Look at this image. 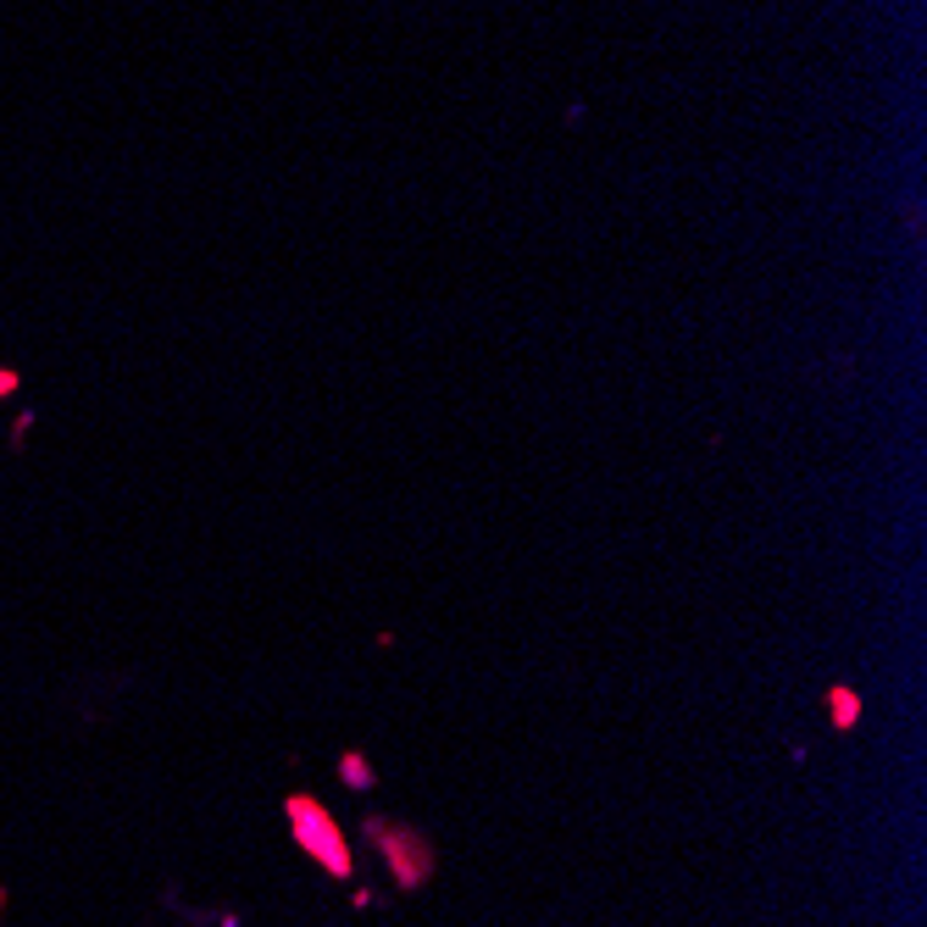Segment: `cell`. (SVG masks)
Instances as JSON below:
<instances>
[{
	"mask_svg": "<svg viewBox=\"0 0 927 927\" xmlns=\"http://www.w3.org/2000/svg\"><path fill=\"white\" fill-rule=\"evenodd\" d=\"M284 816H289V833H295V844L328 872V877H350L356 872V861H350V844H344V833H339V822H333V811L317 800V794H289L284 800Z\"/></svg>",
	"mask_w": 927,
	"mask_h": 927,
	"instance_id": "1",
	"label": "cell"
},
{
	"mask_svg": "<svg viewBox=\"0 0 927 927\" xmlns=\"http://www.w3.org/2000/svg\"><path fill=\"white\" fill-rule=\"evenodd\" d=\"M372 844L383 849V861H389V872H394V883L400 888H422L428 877H433V849H428V838L416 833V827H400V822H389V816H372Z\"/></svg>",
	"mask_w": 927,
	"mask_h": 927,
	"instance_id": "2",
	"label": "cell"
},
{
	"mask_svg": "<svg viewBox=\"0 0 927 927\" xmlns=\"http://www.w3.org/2000/svg\"><path fill=\"white\" fill-rule=\"evenodd\" d=\"M827 722H833L838 733H849V728L861 722V694H855L849 683H833V689H827Z\"/></svg>",
	"mask_w": 927,
	"mask_h": 927,
	"instance_id": "3",
	"label": "cell"
},
{
	"mask_svg": "<svg viewBox=\"0 0 927 927\" xmlns=\"http://www.w3.org/2000/svg\"><path fill=\"white\" fill-rule=\"evenodd\" d=\"M339 783H344V789H356V794H361V789H372V783H378V777H372V761H367L361 750H344V755H339Z\"/></svg>",
	"mask_w": 927,
	"mask_h": 927,
	"instance_id": "4",
	"label": "cell"
},
{
	"mask_svg": "<svg viewBox=\"0 0 927 927\" xmlns=\"http://www.w3.org/2000/svg\"><path fill=\"white\" fill-rule=\"evenodd\" d=\"M12 389V372H0V394H7Z\"/></svg>",
	"mask_w": 927,
	"mask_h": 927,
	"instance_id": "5",
	"label": "cell"
}]
</instances>
